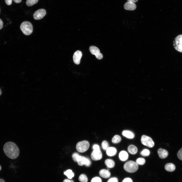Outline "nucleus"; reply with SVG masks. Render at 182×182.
<instances>
[{"label": "nucleus", "mask_w": 182, "mask_h": 182, "mask_svg": "<svg viewBox=\"0 0 182 182\" xmlns=\"http://www.w3.org/2000/svg\"><path fill=\"white\" fill-rule=\"evenodd\" d=\"M63 182H74L73 180L65 179L64 180Z\"/></svg>", "instance_id": "c9c22d12"}, {"label": "nucleus", "mask_w": 182, "mask_h": 182, "mask_svg": "<svg viewBox=\"0 0 182 182\" xmlns=\"http://www.w3.org/2000/svg\"><path fill=\"white\" fill-rule=\"evenodd\" d=\"M107 182H118V179L116 177H112L109 179Z\"/></svg>", "instance_id": "7c9ffc66"}, {"label": "nucleus", "mask_w": 182, "mask_h": 182, "mask_svg": "<svg viewBox=\"0 0 182 182\" xmlns=\"http://www.w3.org/2000/svg\"><path fill=\"white\" fill-rule=\"evenodd\" d=\"M93 148L94 150H100L99 146L97 144H95L94 145Z\"/></svg>", "instance_id": "2f4dec72"}, {"label": "nucleus", "mask_w": 182, "mask_h": 182, "mask_svg": "<svg viewBox=\"0 0 182 182\" xmlns=\"http://www.w3.org/2000/svg\"><path fill=\"white\" fill-rule=\"evenodd\" d=\"M2 91H1V89H0V95H1V94H2Z\"/></svg>", "instance_id": "ea45409f"}, {"label": "nucleus", "mask_w": 182, "mask_h": 182, "mask_svg": "<svg viewBox=\"0 0 182 182\" xmlns=\"http://www.w3.org/2000/svg\"><path fill=\"white\" fill-rule=\"evenodd\" d=\"M38 1V0H27L26 4L28 6H31L37 3Z\"/></svg>", "instance_id": "b1692460"}, {"label": "nucleus", "mask_w": 182, "mask_h": 182, "mask_svg": "<svg viewBox=\"0 0 182 182\" xmlns=\"http://www.w3.org/2000/svg\"><path fill=\"white\" fill-rule=\"evenodd\" d=\"M82 56V53L81 51L77 50L74 53L73 57L74 63L76 64H79Z\"/></svg>", "instance_id": "9b49d317"}, {"label": "nucleus", "mask_w": 182, "mask_h": 182, "mask_svg": "<svg viewBox=\"0 0 182 182\" xmlns=\"http://www.w3.org/2000/svg\"><path fill=\"white\" fill-rule=\"evenodd\" d=\"M165 168L166 171L170 172L174 171L175 169V165L172 163L167 164L165 165Z\"/></svg>", "instance_id": "a211bd4d"}, {"label": "nucleus", "mask_w": 182, "mask_h": 182, "mask_svg": "<svg viewBox=\"0 0 182 182\" xmlns=\"http://www.w3.org/2000/svg\"><path fill=\"white\" fill-rule=\"evenodd\" d=\"M107 154L110 156L115 155L117 153L116 149L113 147H108L106 150Z\"/></svg>", "instance_id": "f3484780"}, {"label": "nucleus", "mask_w": 182, "mask_h": 182, "mask_svg": "<svg viewBox=\"0 0 182 182\" xmlns=\"http://www.w3.org/2000/svg\"><path fill=\"white\" fill-rule=\"evenodd\" d=\"M99 174L101 177L104 178H108L110 175V173L108 170L102 169L99 172Z\"/></svg>", "instance_id": "4468645a"}, {"label": "nucleus", "mask_w": 182, "mask_h": 182, "mask_svg": "<svg viewBox=\"0 0 182 182\" xmlns=\"http://www.w3.org/2000/svg\"><path fill=\"white\" fill-rule=\"evenodd\" d=\"M79 180L80 182H87V178L86 175L84 174H82L79 177Z\"/></svg>", "instance_id": "5701e85b"}, {"label": "nucleus", "mask_w": 182, "mask_h": 182, "mask_svg": "<svg viewBox=\"0 0 182 182\" xmlns=\"http://www.w3.org/2000/svg\"><path fill=\"white\" fill-rule=\"evenodd\" d=\"M122 182H133L132 179L129 178H124Z\"/></svg>", "instance_id": "473e14b6"}, {"label": "nucleus", "mask_w": 182, "mask_h": 182, "mask_svg": "<svg viewBox=\"0 0 182 182\" xmlns=\"http://www.w3.org/2000/svg\"><path fill=\"white\" fill-rule=\"evenodd\" d=\"M89 49L90 53L95 55L98 59H101L103 58V55L100 53V51L98 48L94 46H91Z\"/></svg>", "instance_id": "6e6552de"}, {"label": "nucleus", "mask_w": 182, "mask_h": 182, "mask_svg": "<svg viewBox=\"0 0 182 182\" xmlns=\"http://www.w3.org/2000/svg\"><path fill=\"white\" fill-rule=\"evenodd\" d=\"M121 141V137L118 135H115L112 138V142L115 144L119 143Z\"/></svg>", "instance_id": "4be33fe9"}, {"label": "nucleus", "mask_w": 182, "mask_h": 182, "mask_svg": "<svg viewBox=\"0 0 182 182\" xmlns=\"http://www.w3.org/2000/svg\"><path fill=\"white\" fill-rule=\"evenodd\" d=\"M128 150L131 154H134L137 153L138 151V149L134 145H130L128 147Z\"/></svg>", "instance_id": "6ab92c4d"}, {"label": "nucleus", "mask_w": 182, "mask_h": 182, "mask_svg": "<svg viewBox=\"0 0 182 182\" xmlns=\"http://www.w3.org/2000/svg\"><path fill=\"white\" fill-rule=\"evenodd\" d=\"M3 26V22L2 20L0 19V30L2 29Z\"/></svg>", "instance_id": "f704fd0d"}, {"label": "nucleus", "mask_w": 182, "mask_h": 182, "mask_svg": "<svg viewBox=\"0 0 182 182\" xmlns=\"http://www.w3.org/2000/svg\"><path fill=\"white\" fill-rule=\"evenodd\" d=\"M128 2L134 3L136 2L138 0H127Z\"/></svg>", "instance_id": "e433bc0d"}, {"label": "nucleus", "mask_w": 182, "mask_h": 182, "mask_svg": "<svg viewBox=\"0 0 182 182\" xmlns=\"http://www.w3.org/2000/svg\"><path fill=\"white\" fill-rule=\"evenodd\" d=\"M141 141L144 145L150 148L153 147L154 145V141L150 137L145 135L142 136Z\"/></svg>", "instance_id": "423d86ee"}, {"label": "nucleus", "mask_w": 182, "mask_h": 182, "mask_svg": "<svg viewBox=\"0 0 182 182\" xmlns=\"http://www.w3.org/2000/svg\"><path fill=\"white\" fill-rule=\"evenodd\" d=\"M173 46L177 51L182 53V34L178 35L174 38Z\"/></svg>", "instance_id": "20e7f679"}, {"label": "nucleus", "mask_w": 182, "mask_h": 182, "mask_svg": "<svg viewBox=\"0 0 182 182\" xmlns=\"http://www.w3.org/2000/svg\"><path fill=\"white\" fill-rule=\"evenodd\" d=\"M102 147L104 150H106L109 147V144L106 141H104L102 143Z\"/></svg>", "instance_id": "bb28decb"}, {"label": "nucleus", "mask_w": 182, "mask_h": 182, "mask_svg": "<svg viewBox=\"0 0 182 182\" xmlns=\"http://www.w3.org/2000/svg\"><path fill=\"white\" fill-rule=\"evenodd\" d=\"M105 164L107 166V168H112L115 165L114 161L112 160L107 159L105 162Z\"/></svg>", "instance_id": "aec40b11"}, {"label": "nucleus", "mask_w": 182, "mask_h": 182, "mask_svg": "<svg viewBox=\"0 0 182 182\" xmlns=\"http://www.w3.org/2000/svg\"><path fill=\"white\" fill-rule=\"evenodd\" d=\"M157 153L159 157L162 159L165 158L168 154V152L167 150L161 148L158 149Z\"/></svg>", "instance_id": "ddd939ff"}, {"label": "nucleus", "mask_w": 182, "mask_h": 182, "mask_svg": "<svg viewBox=\"0 0 182 182\" xmlns=\"http://www.w3.org/2000/svg\"><path fill=\"white\" fill-rule=\"evenodd\" d=\"M64 174L67 176L68 178L70 179H72L74 176V173L70 169L67 170L65 171L64 172Z\"/></svg>", "instance_id": "412c9836"}, {"label": "nucleus", "mask_w": 182, "mask_h": 182, "mask_svg": "<svg viewBox=\"0 0 182 182\" xmlns=\"http://www.w3.org/2000/svg\"><path fill=\"white\" fill-rule=\"evenodd\" d=\"M0 182H5V181L3 179H0Z\"/></svg>", "instance_id": "58836bf2"}, {"label": "nucleus", "mask_w": 182, "mask_h": 182, "mask_svg": "<svg viewBox=\"0 0 182 182\" xmlns=\"http://www.w3.org/2000/svg\"><path fill=\"white\" fill-rule=\"evenodd\" d=\"M3 150L6 155L11 159H15L19 156V148L14 143L9 142L6 143L3 147Z\"/></svg>", "instance_id": "f257e3e1"}, {"label": "nucleus", "mask_w": 182, "mask_h": 182, "mask_svg": "<svg viewBox=\"0 0 182 182\" xmlns=\"http://www.w3.org/2000/svg\"><path fill=\"white\" fill-rule=\"evenodd\" d=\"M1 167L0 165V171L1 170Z\"/></svg>", "instance_id": "a19ab883"}, {"label": "nucleus", "mask_w": 182, "mask_h": 182, "mask_svg": "<svg viewBox=\"0 0 182 182\" xmlns=\"http://www.w3.org/2000/svg\"><path fill=\"white\" fill-rule=\"evenodd\" d=\"M141 154L143 156H148L150 154V152L149 150L147 149H144L140 152Z\"/></svg>", "instance_id": "a878e982"}, {"label": "nucleus", "mask_w": 182, "mask_h": 182, "mask_svg": "<svg viewBox=\"0 0 182 182\" xmlns=\"http://www.w3.org/2000/svg\"><path fill=\"white\" fill-rule=\"evenodd\" d=\"M46 14V12L43 9H39L34 13L33 17L35 20H39L43 18Z\"/></svg>", "instance_id": "1a4fd4ad"}, {"label": "nucleus", "mask_w": 182, "mask_h": 182, "mask_svg": "<svg viewBox=\"0 0 182 182\" xmlns=\"http://www.w3.org/2000/svg\"><path fill=\"white\" fill-rule=\"evenodd\" d=\"M91 182H102V180L99 177H96L92 179Z\"/></svg>", "instance_id": "cd10ccee"}, {"label": "nucleus", "mask_w": 182, "mask_h": 182, "mask_svg": "<svg viewBox=\"0 0 182 182\" xmlns=\"http://www.w3.org/2000/svg\"><path fill=\"white\" fill-rule=\"evenodd\" d=\"M92 159L95 161L101 159L102 157V154L100 150H94L91 154Z\"/></svg>", "instance_id": "9d476101"}, {"label": "nucleus", "mask_w": 182, "mask_h": 182, "mask_svg": "<svg viewBox=\"0 0 182 182\" xmlns=\"http://www.w3.org/2000/svg\"><path fill=\"white\" fill-rule=\"evenodd\" d=\"M16 3H19L21 2L22 0H13Z\"/></svg>", "instance_id": "4c0bfd02"}, {"label": "nucleus", "mask_w": 182, "mask_h": 182, "mask_svg": "<svg viewBox=\"0 0 182 182\" xmlns=\"http://www.w3.org/2000/svg\"><path fill=\"white\" fill-rule=\"evenodd\" d=\"M77 162L78 164L80 166L85 165L87 167H89L91 164L90 161L89 159L80 155L77 158Z\"/></svg>", "instance_id": "0eeeda50"}, {"label": "nucleus", "mask_w": 182, "mask_h": 182, "mask_svg": "<svg viewBox=\"0 0 182 182\" xmlns=\"http://www.w3.org/2000/svg\"><path fill=\"white\" fill-rule=\"evenodd\" d=\"M136 162L138 164L140 165H143L145 163V159L143 158L140 157L136 159Z\"/></svg>", "instance_id": "393cba45"}, {"label": "nucleus", "mask_w": 182, "mask_h": 182, "mask_svg": "<svg viewBox=\"0 0 182 182\" xmlns=\"http://www.w3.org/2000/svg\"><path fill=\"white\" fill-rule=\"evenodd\" d=\"M124 168L127 172L132 173L137 170L138 168V165L136 162L132 161H129L125 164L124 166Z\"/></svg>", "instance_id": "7ed1b4c3"}, {"label": "nucleus", "mask_w": 182, "mask_h": 182, "mask_svg": "<svg viewBox=\"0 0 182 182\" xmlns=\"http://www.w3.org/2000/svg\"><path fill=\"white\" fill-rule=\"evenodd\" d=\"M177 156L179 160L182 161V148L178 151L177 154Z\"/></svg>", "instance_id": "c756f323"}, {"label": "nucleus", "mask_w": 182, "mask_h": 182, "mask_svg": "<svg viewBox=\"0 0 182 182\" xmlns=\"http://www.w3.org/2000/svg\"><path fill=\"white\" fill-rule=\"evenodd\" d=\"M79 156V155L77 153H74L72 156L73 160L75 162H77V158Z\"/></svg>", "instance_id": "c85d7f7f"}, {"label": "nucleus", "mask_w": 182, "mask_h": 182, "mask_svg": "<svg viewBox=\"0 0 182 182\" xmlns=\"http://www.w3.org/2000/svg\"><path fill=\"white\" fill-rule=\"evenodd\" d=\"M119 157L121 161H125L128 159V155L126 151H122L120 152L119 154Z\"/></svg>", "instance_id": "2eb2a0df"}, {"label": "nucleus", "mask_w": 182, "mask_h": 182, "mask_svg": "<svg viewBox=\"0 0 182 182\" xmlns=\"http://www.w3.org/2000/svg\"><path fill=\"white\" fill-rule=\"evenodd\" d=\"M12 0H5V1L6 4L7 5H10L12 4Z\"/></svg>", "instance_id": "72a5a7b5"}, {"label": "nucleus", "mask_w": 182, "mask_h": 182, "mask_svg": "<svg viewBox=\"0 0 182 182\" xmlns=\"http://www.w3.org/2000/svg\"><path fill=\"white\" fill-rule=\"evenodd\" d=\"M89 144L86 141H83L78 142L76 145L77 150L79 152L82 153L86 151L88 149Z\"/></svg>", "instance_id": "39448f33"}, {"label": "nucleus", "mask_w": 182, "mask_h": 182, "mask_svg": "<svg viewBox=\"0 0 182 182\" xmlns=\"http://www.w3.org/2000/svg\"><path fill=\"white\" fill-rule=\"evenodd\" d=\"M20 28L23 33L26 35H30L33 31V27L32 24L27 21L22 22L20 25Z\"/></svg>", "instance_id": "f03ea898"}, {"label": "nucleus", "mask_w": 182, "mask_h": 182, "mask_svg": "<svg viewBox=\"0 0 182 182\" xmlns=\"http://www.w3.org/2000/svg\"><path fill=\"white\" fill-rule=\"evenodd\" d=\"M122 135L130 139L133 138L134 136V134L132 131L128 130H124L122 133Z\"/></svg>", "instance_id": "dca6fc26"}, {"label": "nucleus", "mask_w": 182, "mask_h": 182, "mask_svg": "<svg viewBox=\"0 0 182 182\" xmlns=\"http://www.w3.org/2000/svg\"><path fill=\"white\" fill-rule=\"evenodd\" d=\"M124 7L126 10H133L136 9V5L134 3L128 1L125 4Z\"/></svg>", "instance_id": "f8f14e48"}]
</instances>
